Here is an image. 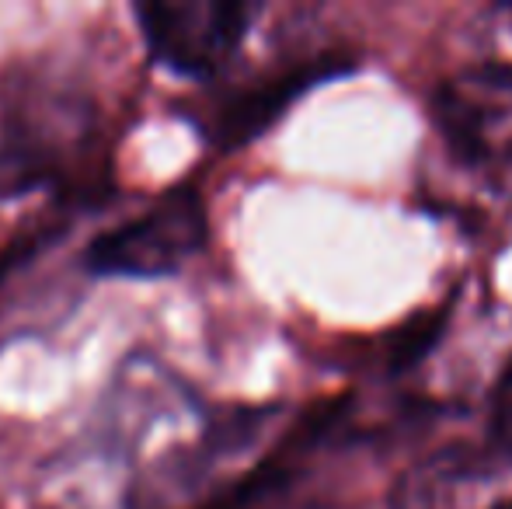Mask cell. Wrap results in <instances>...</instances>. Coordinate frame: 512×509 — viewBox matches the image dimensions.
I'll return each mask as SVG.
<instances>
[{"instance_id": "6da1fadb", "label": "cell", "mask_w": 512, "mask_h": 509, "mask_svg": "<svg viewBox=\"0 0 512 509\" xmlns=\"http://www.w3.org/2000/svg\"><path fill=\"white\" fill-rule=\"evenodd\" d=\"M108 116L88 81L35 56L0 74V199L91 192L108 175Z\"/></svg>"}, {"instance_id": "7a4b0ae2", "label": "cell", "mask_w": 512, "mask_h": 509, "mask_svg": "<svg viewBox=\"0 0 512 509\" xmlns=\"http://www.w3.org/2000/svg\"><path fill=\"white\" fill-rule=\"evenodd\" d=\"M206 245V196L196 185H175L126 224L91 238L84 265L105 279H164L182 272Z\"/></svg>"}, {"instance_id": "3957f363", "label": "cell", "mask_w": 512, "mask_h": 509, "mask_svg": "<svg viewBox=\"0 0 512 509\" xmlns=\"http://www.w3.org/2000/svg\"><path fill=\"white\" fill-rule=\"evenodd\" d=\"M258 14L262 4L248 0H150L133 7L150 63L189 81L223 74Z\"/></svg>"}, {"instance_id": "277c9868", "label": "cell", "mask_w": 512, "mask_h": 509, "mask_svg": "<svg viewBox=\"0 0 512 509\" xmlns=\"http://www.w3.org/2000/svg\"><path fill=\"white\" fill-rule=\"evenodd\" d=\"M432 119L460 161H512V60H485L446 77L432 95Z\"/></svg>"}, {"instance_id": "5b68a950", "label": "cell", "mask_w": 512, "mask_h": 509, "mask_svg": "<svg viewBox=\"0 0 512 509\" xmlns=\"http://www.w3.org/2000/svg\"><path fill=\"white\" fill-rule=\"evenodd\" d=\"M387 509H512V464L485 440L450 443L411 464Z\"/></svg>"}, {"instance_id": "8992f818", "label": "cell", "mask_w": 512, "mask_h": 509, "mask_svg": "<svg viewBox=\"0 0 512 509\" xmlns=\"http://www.w3.org/2000/svg\"><path fill=\"white\" fill-rule=\"evenodd\" d=\"M352 63L338 53H321L307 63H293V67L272 70V74L258 77V81L244 84V88L223 95L220 102L209 109L203 119L206 140L216 150H237L248 147L251 140L265 133L269 126H276L286 116L297 98H304L310 88L331 81V77L345 74Z\"/></svg>"}, {"instance_id": "52a82bcc", "label": "cell", "mask_w": 512, "mask_h": 509, "mask_svg": "<svg viewBox=\"0 0 512 509\" xmlns=\"http://www.w3.org/2000/svg\"><path fill=\"white\" fill-rule=\"evenodd\" d=\"M481 440L512 464V363L492 391V405H488L485 436H481Z\"/></svg>"}]
</instances>
